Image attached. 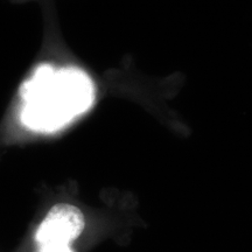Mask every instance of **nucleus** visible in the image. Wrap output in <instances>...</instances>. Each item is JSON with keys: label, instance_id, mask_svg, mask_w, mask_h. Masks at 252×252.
Segmentation results:
<instances>
[{"label": "nucleus", "instance_id": "nucleus-1", "mask_svg": "<svg viewBox=\"0 0 252 252\" xmlns=\"http://www.w3.org/2000/svg\"><path fill=\"white\" fill-rule=\"evenodd\" d=\"M94 84L77 67L41 64L20 89L21 123L35 132H54L86 113L94 102Z\"/></svg>", "mask_w": 252, "mask_h": 252}, {"label": "nucleus", "instance_id": "nucleus-2", "mask_svg": "<svg viewBox=\"0 0 252 252\" xmlns=\"http://www.w3.org/2000/svg\"><path fill=\"white\" fill-rule=\"evenodd\" d=\"M86 228V219L80 208L59 203L50 208L36 230L37 252H74L71 243Z\"/></svg>", "mask_w": 252, "mask_h": 252}]
</instances>
